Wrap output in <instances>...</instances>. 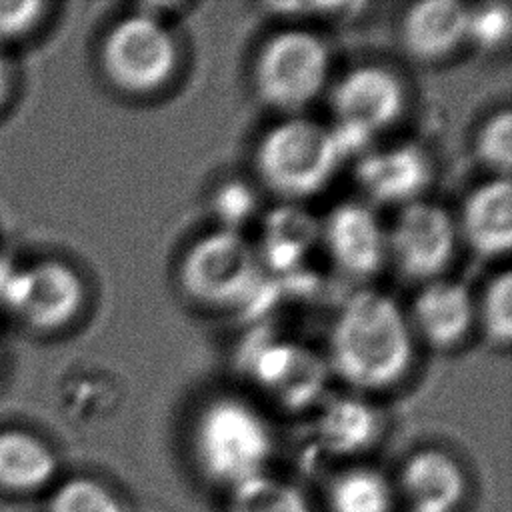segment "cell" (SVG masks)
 <instances>
[{"mask_svg":"<svg viewBox=\"0 0 512 512\" xmlns=\"http://www.w3.org/2000/svg\"><path fill=\"white\" fill-rule=\"evenodd\" d=\"M416 336L398 302L372 288L338 308L328 336V368L348 386L376 392L398 384L414 362Z\"/></svg>","mask_w":512,"mask_h":512,"instance_id":"obj_1","label":"cell"},{"mask_svg":"<svg viewBox=\"0 0 512 512\" xmlns=\"http://www.w3.org/2000/svg\"><path fill=\"white\" fill-rule=\"evenodd\" d=\"M192 446L200 470L212 482L236 488L264 474L272 454V434L252 404L220 396L198 412Z\"/></svg>","mask_w":512,"mask_h":512,"instance_id":"obj_2","label":"cell"},{"mask_svg":"<svg viewBox=\"0 0 512 512\" xmlns=\"http://www.w3.org/2000/svg\"><path fill=\"white\" fill-rule=\"evenodd\" d=\"M254 164L268 190L286 200H302L328 186L342 158L330 126L288 116L260 136Z\"/></svg>","mask_w":512,"mask_h":512,"instance_id":"obj_3","label":"cell"},{"mask_svg":"<svg viewBox=\"0 0 512 512\" xmlns=\"http://www.w3.org/2000/svg\"><path fill=\"white\" fill-rule=\"evenodd\" d=\"M330 66V48L322 36L304 28H286L262 42L252 82L268 108L296 116L326 88Z\"/></svg>","mask_w":512,"mask_h":512,"instance_id":"obj_4","label":"cell"},{"mask_svg":"<svg viewBox=\"0 0 512 512\" xmlns=\"http://www.w3.org/2000/svg\"><path fill=\"white\" fill-rule=\"evenodd\" d=\"M178 282L198 304L240 308L262 286V264L240 232L216 228L196 238L180 258Z\"/></svg>","mask_w":512,"mask_h":512,"instance_id":"obj_5","label":"cell"},{"mask_svg":"<svg viewBox=\"0 0 512 512\" xmlns=\"http://www.w3.org/2000/svg\"><path fill=\"white\" fill-rule=\"evenodd\" d=\"M174 32L148 10L118 18L100 42V68L106 80L128 94H152L170 82L178 68Z\"/></svg>","mask_w":512,"mask_h":512,"instance_id":"obj_6","label":"cell"},{"mask_svg":"<svg viewBox=\"0 0 512 512\" xmlns=\"http://www.w3.org/2000/svg\"><path fill=\"white\" fill-rule=\"evenodd\" d=\"M6 306L36 332L66 328L82 312L86 286L74 266L58 258L16 270L2 288Z\"/></svg>","mask_w":512,"mask_h":512,"instance_id":"obj_7","label":"cell"},{"mask_svg":"<svg viewBox=\"0 0 512 512\" xmlns=\"http://www.w3.org/2000/svg\"><path fill=\"white\" fill-rule=\"evenodd\" d=\"M386 240L388 260L398 272L424 284L442 278L454 258L456 218L444 206L422 198L398 210L392 226L386 228Z\"/></svg>","mask_w":512,"mask_h":512,"instance_id":"obj_8","label":"cell"},{"mask_svg":"<svg viewBox=\"0 0 512 512\" xmlns=\"http://www.w3.org/2000/svg\"><path fill=\"white\" fill-rule=\"evenodd\" d=\"M336 128L372 144L402 114L406 92L402 80L386 66L360 64L344 72L330 96Z\"/></svg>","mask_w":512,"mask_h":512,"instance_id":"obj_9","label":"cell"},{"mask_svg":"<svg viewBox=\"0 0 512 512\" xmlns=\"http://www.w3.org/2000/svg\"><path fill=\"white\" fill-rule=\"evenodd\" d=\"M244 366L252 382L286 408H304L316 402L328 372L314 350L276 336L256 338L246 352Z\"/></svg>","mask_w":512,"mask_h":512,"instance_id":"obj_10","label":"cell"},{"mask_svg":"<svg viewBox=\"0 0 512 512\" xmlns=\"http://www.w3.org/2000/svg\"><path fill=\"white\" fill-rule=\"evenodd\" d=\"M320 242L338 272L366 280L388 260L386 226L362 200L336 204L320 224Z\"/></svg>","mask_w":512,"mask_h":512,"instance_id":"obj_11","label":"cell"},{"mask_svg":"<svg viewBox=\"0 0 512 512\" xmlns=\"http://www.w3.org/2000/svg\"><path fill=\"white\" fill-rule=\"evenodd\" d=\"M356 182L370 206L404 208L422 200L432 182V160L416 142L370 148L356 160Z\"/></svg>","mask_w":512,"mask_h":512,"instance_id":"obj_12","label":"cell"},{"mask_svg":"<svg viewBox=\"0 0 512 512\" xmlns=\"http://www.w3.org/2000/svg\"><path fill=\"white\" fill-rule=\"evenodd\" d=\"M408 320L416 338L434 348H452L476 324V298L458 280L434 278L414 296Z\"/></svg>","mask_w":512,"mask_h":512,"instance_id":"obj_13","label":"cell"},{"mask_svg":"<svg viewBox=\"0 0 512 512\" xmlns=\"http://www.w3.org/2000/svg\"><path fill=\"white\" fill-rule=\"evenodd\" d=\"M458 240L480 258H502L512 244V190L508 178L478 184L456 220Z\"/></svg>","mask_w":512,"mask_h":512,"instance_id":"obj_14","label":"cell"},{"mask_svg":"<svg viewBox=\"0 0 512 512\" xmlns=\"http://www.w3.org/2000/svg\"><path fill=\"white\" fill-rule=\"evenodd\" d=\"M466 28L468 6L454 0H424L404 12L400 40L412 58L434 62L466 42Z\"/></svg>","mask_w":512,"mask_h":512,"instance_id":"obj_15","label":"cell"},{"mask_svg":"<svg viewBox=\"0 0 512 512\" xmlns=\"http://www.w3.org/2000/svg\"><path fill=\"white\" fill-rule=\"evenodd\" d=\"M464 472L444 450L424 448L402 466L400 488L414 512H452L464 494Z\"/></svg>","mask_w":512,"mask_h":512,"instance_id":"obj_16","label":"cell"},{"mask_svg":"<svg viewBox=\"0 0 512 512\" xmlns=\"http://www.w3.org/2000/svg\"><path fill=\"white\" fill-rule=\"evenodd\" d=\"M318 240L320 222L312 214L296 206H282L266 216L256 254L262 268L268 266L274 272H292Z\"/></svg>","mask_w":512,"mask_h":512,"instance_id":"obj_17","label":"cell"},{"mask_svg":"<svg viewBox=\"0 0 512 512\" xmlns=\"http://www.w3.org/2000/svg\"><path fill=\"white\" fill-rule=\"evenodd\" d=\"M380 426L378 410L356 396L326 400L316 418V434L322 448L338 456H352L372 446Z\"/></svg>","mask_w":512,"mask_h":512,"instance_id":"obj_18","label":"cell"},{"mask_svg":"<svg viewBox=\"0 0 512 512\" xmlns=\"http://www.w3.org/2000/svg\"><path fill=\"white\" fill-rule=\"evenodd\" d=\"M52 448L24 430H0V486L16 492L42 488L56 474Z\"/></svg>","mask_w":512,"mask_h":512,"instance_id":"obj_19","label":"cell"},{"mask_svg":"<svg viewBox=\"0 0 512 512\" xmlns=\"http://www.w3.org/2000/svg\"><path fill=\"white\" fill-rule=\"evenodd\" d=\"M328 504L330 512H390L392 488L376 470L354 468L334 478Z\"/></svg>","mask_w":512,"mask_h":512,"instance_id":"obj_20","label":"cell"},{"mask_svg":"<svg viewBox=\"0 0 512 512\" xmlns=\"http://www.w3.org/2000/svg\"><path fill=\"white\" fill-rule=\"evenodd\" d=\"M228 512H312L306 498L290 484L264 474L232 488Z\"/></svg>","mask_w":512,"mask_h":512,"instance_id":"obj_21","label":"cell"},{"mask_svg":"<svg viewBox=\"0 0 512 512\" xmlns=\"http://www.w3.org/2000/svg\"><path fill=\"white\" fill-rule=\"evenodd\" d=\"M476 322L486 340L508 348L512 340V276L508 270L494 274L476 300Z\"/></svg>","mask_w":512,"mask_h":512,"instance_id":"obj_22","label":"cell"},{"mask_svg":"<svg viewBox=\"0 0 512 512\" xmlns=\"http://www.w3.org/2000/svg\"><path fill=\"white\" fill-rule=\"evenodd\" d=\"M474 152L494 178H508L512 166V114L508 108L490 114L480 124L474 136Z\"/></svg>","mask_w":512,"mask_h":512,"instance_id":"obj_23","label":"cell"},{"mask_svg":"<svg viewBox=\"0 0 512 512\" xmlns=\"http://www.w3.org/2000/svg\"><path fill=\"white\" fill-rule=\"evenodd\" d=\"M50 512H124V508L98 480L72 478L54 492Z\"/></svg>","mask_w":512,"mask_h":512,"instance_id":"obj_24","label":"cell"},{"mask_svg":"<svg viewBox=\"0 0 512 512\" xmlns=\"http://www.w3.org/2000/svg\"><path fill=\"white\" fill-rule=\"evenodd\" d=\"M510 38V8L506 4H482L468 8L466 42L482 52H496Z\"/></svg>","mask_w":512,"mask_h":512,"instance_id":"obj_25","label":"cell"},{"mask_svg":"<svg viewBox=\"0 0 512 512\" xmlns=\"http://www.w3.org/2000/svg\"><path fill=\"white\" fill-rule=\"evenodd\" d=\"M256 206H258L256 194L248 184L244 182L222 184L214 196V212L220 222L218 228L240 232V226H244L254 216Z\"/></svg>","mask_w":512,"mask_h":512,"instance_id":"obj_26","label":"cell"},{"mask_svg":"<svg viewBox=\"0 0 512 512\" xmlns=\"http://www.w3.org/2000/svg\"><path fill=\"white\" fill-rule=\"evenodd\" d=\"M48 4L38 0L0 2V48L32 34L44 20Z\"/></svg>","mask_w":512,"mask_h":512,"instance_id":"obj_27","label":"cell"},{"mask_svg":"<svg viewBox=\"0 0 512 512\" xmlns=\"http://www.w3.org/2000/svg\"><path fill=\"white\" fill-rule=\"evenodd\" d=\"M14 86V68L4 48H0V108L8 102Z\"/></svg>","mask_w":512,"mask_h":512,"instance_id":"obj_28","label":"cell"}]
</instances>
